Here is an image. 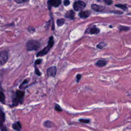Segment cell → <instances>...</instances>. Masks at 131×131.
Here are the masks:
<instances>
[{"instance_id":"4dcf8cb0","label":"cell","mask_w":131,"mask_h":131,"mask_svg":"<svg viewBox=\"0 0 131 131\" xmlns=\"http://www.w3.org/2000/svg\"><path fill=\"white\" fill-rule=\"evenodd\" d=\"M3 79V75L2 74H0V88H1L2 85V83Z\"/></svg>"},{"instance_id":"5b68a950","label":"cell","mask_w":131,"mask_h":131,"mask_svg":"<svg viewBox=\"0 0 131 131\" xmlns=\"http://www.w3.org/2000/svg\"><path fill=\"white\" fill-rule=\"evenodd\" d=\"M86 7V4L83 2L78 1H76L73 4V8L75 11L82 10Z\"/></svg>"},{"instance_id":"ac0fdd59","label":"cell","mask_w":131,"mask_h":131,"mask_svg":"<svg viewBox=\"0 0 131 131\" xmlns=\"http://www.w3.org/2000/svg\"><path fill=\"white\" fill-rule=\"evenodd\" d=\"M115 6L119 8L122 9V10H124V11H126L127 9H128V7H127V6L125 5L117 4V5H115Z\"/></svg>"},{"instance_id":"9a60e30c","label":"cell","mask_w":131,"mask_h":131,"mask_svg":"<svg viewBox=\"0 0 131 131\" xmlns=\"http://www.w3.org/2000/svg\"><path fill=\"white\" fill-rule=\"evenodd\" d=\"M107 64V61L104 60H98L96 63L95 64V65L99 67H102L105 66Z\"/></svg>"},{"instance_id":"d4e9b609","label":"cell","mask_w":131,"mask_h":131,"mask_svg":"<svg viewBox=\"0 0 131 131\" xmlns=\"http://www.w3.org/2000/svg\"><path fill=\"white\" fill-rule=\"evenodd\" d=\"M55 110L56 111H59V112L62 111V109H61V107H60L59 105H57V104H56V105H55Z\"/></svg>"},{"instance_id":"6da1fadb","label":"cell","mask_w":131,"mask_h":131,"mask_svg":"<svg viewBox=\"0 0 131 131\" xmlns=\"http://www.w3.org/2000/svg\"><path fill=\"white\" fill-rule=\"evenodd\" d=\"M25 95V92L17 90L12 98V106L16 107L19 103H22Z\"/></svg>"},{"instance_id":"f546056e","label":"cell","mask_w":131,"mask_h":131,"mask_svg":"<svg viewBox=\"0 0 131 131\" xmlns=\"http://www.w3.org/2000/svg\"><path fill=\"white\" fill-rule=\"evenodd\" d=\"M81 78H82V75L81 74H78L76 76V79H77V83H79Z\"/></svg>"},{"instance_id":"83f0119b","label":"cell","mask_w":131,"mask_h":131,"mask_svg":"<svg viewBox=\"0 0 131 131\" xmlns=\"http://www.w3.org/2000/svg\"><path fill=\"white\" fill-rule=\"evenodd\" d=\"M42 61V60L41 59H38V60H36V61H35V63H34V65L37 66L38 65L41 64Z\"/></svg>"},{"instance_id":"1f68e13d","label":"cell","mask_w":131,"mask_h":131,"mask_svg":"<svg viewBox=\"0 0 131 131\" xmlns=\"http://www.w3.org/2000/svg\"><path fill=\"white\" fill-rule=\"evenodd\" d=\"M28 31L30 32H34V31H35V29H34V28H28Z\"/></svg>"},{"instance_id":"7a4b0ae2","label":"cell","mask_w":131,"mask_h":131,"mask_svg":"<svg viewBox=\"0 0 131 131\" xmlns=\"http://www.w3.org/2000/svg\"><path fill=\"white\" fill-rule=\"evenodd\" d=\"M54 43V38L52 36H51L49 38V41L48 42V45L45 47L42 51L38 52L37 54L36 57H40V56H43L46 54H47V53L49 52V51L50 50V49L53 47V46Z\"/></svg>"},{"instance_id":"cb8c5ba5","label":"cell","mask_w":131,"mask_h":131,"mask_svg":"<svg viewBox=\"0 0 131 131\" xmlns=\"http://www.w3.org/2000/svg\"><path fill=\"white\" fill-rule=\"evenodd\" d=\"M18 4H23L27 2L29 0H14Z\"/></svg>"},{"instance_id":"44dd1931","label":"cell","mask_w":131,"mask_h":131,"mask_svg":"<svg viewBox=\"0 0 131 131\" xmlns=\"http://www.w3.org/2000/svg\"><path fill=\"white\" fill-rule=\"evenodd\" d=\"M5 100V96L2 92L0 91V102H3Z\"/></svg>"},{"instance_id":"5bb4252c","label":"cell","mask_w":131,"mask_h":131,"mask_svg":"<svg viewBox=\"0 0 131 131\" xmlns=\"http://www.w3.org/2000/svg\"><path fill=\"white\" fill-rule=\"evenodd\" d=\"M30 79V78H27L25 79L24 81H23V82L21 84L20 86V89L21 90H24L27 87V84H28V83L29 82Z\"/></svg>"},{"instance_id":"ffe728a7","label":"cell","mask_w":131,"mask_h":131,"mask_svg":"<svg viewBox=\"0 0 131 131\" xmlns=\"http://www.w3.org/2000/svg\"><path fill=\"white\" fill-rule=\"evenodd\" d=\"M106 46H107V44L105 43V42H101V43H99L97 45V48L98 49H101L103 48L104 47H105Z\"/></svg>"},{"instance_id":"8992f818","label":"cell","mask_w":131,"mask_h":131,"mask_svg":"<svg viewBox=\"0 0 131 131\" xmlns=\"http://www.w3.org/2000/svg\"><path fill=\"white\" fill-rule=\"evenodd\" d=\"M61 0H49L48 2V6L49 9L52 7H57L61 4Z\"/></svg>"},{"instance_id":"8fae6325","label":"cell","mask_w":131,"mask_h":131,"mask_svg":"<svg viewBox=\"0 0 131 131\" xmlns=\"http://www.w3.org/2000/svg\"><path fill=\"white\" fill-rule=\"evenodd\" d=\"M90 12L89 11H82L79 13V17L82 18H86L90 15Z\"/></svg>"},{"instance_id":"7c38bea8","label":"cell","mask_w":131,"mask_h":131,"mask_svg":"<svg viewBox=\"0 0 131 131\" xmlns=\"http://www.w3.org/2000/svg\"><path fill=\"white\" fill-rule=\"evenodd\" d=\"M5 120V115L3 111L0 109V128L4 125L3 124Z\"/></svg>"},{"instance_id":"9c48e42d","label":"cell","mask_w":131,"mask_h":131,"mask_svg":"<svg viewBox=\"0 0 131 131\" xmlns=\"http://www.w3.org/2000/svg\"><path fill=\"white\" fill-rule=\"evenodd\" d=\"M86 32L91 34H96L99 33L100 30L99 28L96 27V26H93V27L89 29Z\"/></svg>"},{"instance_id":"ba28073f","label":"cell","mask_w":131,"mask_h":131,"mask_svg":"<svg viewBox=\"0 0 131 131\" xmlns=\"http://www.w3.org/2000/svg\"><path fill=\"white\" fill-rule=\"evenodd\" d=\"M105 7L104 6L98 5L97 4H92L91 5V9L93 11H95L97 12H102V11L105 9Z\"/></svg>"},{"instance_id":"30bf717a","label":"cell","mask_w":131,"mask_h":131,"mask_svg":"<svg viewBox=\"0 0 131 131\" xmlns=\"http://www.w3.org/2000/svg\"><path fill=\"white\" fill-rule=\"evenodd\" d=\"M65 17L67 18L70 19V20H74L75 19V13L74 12V11L72 10L68 11L65 14Z\"/></svg>"},{"instance_id":"d6986e66","label":"cell","mask_w":131,"mask_h":131,"mask_svg":"<svg viewBox=\"0 0 131 131\" xmlns=\"http://www.w3.org/2000/svg\"><path fill=\"white\" fill-rule=\"evenodd\" d=\"M119 30L121 31H128L130 30V28L129 27H126V26H120L118 28Z\"/></svg>"},{"instance_id":"836d02e7","label":"cell","mask_w":131,"mask_h":131,"mask_svg":"<svg viewBox=\"0 0 131 131\" xmlns=\"http://www.w3.org/2000/svg\"><path fill=\"white\" fill-rule=\"evenodd\" d=\"M95 1H100L101 0H95Z\"/></svg>"},{"instance_id":"e0dca14e","label":"cell","mask_w":131,"mask_h":131,"mask_svg":"<svg viewBox=\"0 0 131 131\" xmlns=\"http://www.w3.org/2000/svg\"><path fill=\"white\" fill-rule=\"evenodd\" d=\"M56 24L57 26L60 27L63 26L65 24V19L64 18H60L57 20L56 21Z\"/></svg>"},{"instance_id":"4316f807","label":"cell","mask_w":131,"mask_h":131,"mask_svg":"<svg viewBox=\"0 0 131 131\" xmlns=\"http://www.w3.org/2000/svg\"><path fill=\"white\" fill-rule=\"evenodd\" d=\"M70 1H69V0H64V5L65 6H68V5H70Z\"/></svg>"},{"instance_id":"d6a6232c","label":"cell","mask_w":131,"mask_h":131,"mask_svg":"<svg viewBox=\"0 0 131 131\" xmlns=\"http://www.w3.org/2000/svg\"><path fill=\"white\" fill-rule=\"evenodd\" d=\"M0 130H1V131H7V128H6V127L5 126H4V125H3L2 127V128H0Z\"/></svg>"},{"instance_id":"277c9868","label":"cell","mask_w":131,"mask_h":131,"mask_svg":"<svg viewBox=\"0 0 131 131\" xmlns=\"http://www.w3.org/2000/svg\"><path fill=\"white\" fill-rule=\"evenodd\" d=\"M8 55L6 51H4L0 53V67L4 65L8 60Z\"/></svg>"},{"instance_id":"f1b7e54d","label":"cell","mask_w":131,"mask_h":131,"mask_svg":"<svg viewBox=\"0 0 131 131\" xmlns=\"http://www.w3.org/2000/svg\"><path fill=\"white\" fill-rule=\"evenodd\" d=\"M111 12L114 13H115V14H121L123 13V12H122V11H117V10H114V11H111Z\"/></svg>"},{"instance_id":"3957f363","label":"cell","mask_w":131,"mask_h":131,"mask_svg":"<svg viewBox=\"0 0 131 131\" xmlns=\"http://www.w3.org/2000/svg\"><path fill=\"white\" fill-rule=\"evenodd\" d=\"M41 47V44L39 42L35 40H29L26 43L27 50L30 51H36L39 49Z\"/></svg>"},{"instance_id":"4fadbf2b","label":"cell","mask_w":131,"mask_h":131,"mask_svg":"<svg viewBox=\"0 0 131 131\" xmlns=\"http://www.w3.org/2000/svg\"><path fill=\"white\" fill-rule=\"evenodd\" d=\"M12 128L15 131H20L22 129V125L20 122L18 121L14 123V124L12 125Z\"/></svg>"},{"instance_id":"603a6c76","label":"cell","mask_w":131,"mask_h":131,"mask_svg":"<svg viewBox=\"0 0 131 131\" xmlns=\"http://www.w3.org/2000/svg\"><path fill=\"white\" fill-rule=\"evenodd\" d=\"M34 68H35V73L36 75H37L38 76H40L41 75V73L40 71V70H38V69L37 68V67H36V66L34 65Z\"/></svg>"},{"instance_id":"7402d4cb","label":"cell","mask_w":131,"mask_h":131,"mask_svg":"<svg viewBox=\"0 0 131 131\" xmlns=\"http://www.w3.org/2000/svg\"><path fill=\"white\" fill-rule=\"evenodd\" d=\"M79 121L83 124H89L90 122V119H80Z\"/></svg>"},{"instance_id":"484cf974","label":"cell","mask_w":131,"mask_h":131,"mask_svg":"<svg viewBox=\"0 0 131 131\" xmlns=\"http://www.w3.org/2000/svg\"><path fill=\"white\" fill-rule=\"evenodd\" d=\"M104 2H105L107 5H110L111 4H112L113 1L112 0H104Z\"/></svg>"},{"instance_id":"52a82bcc","label":"cell","mask_w":131,"mask_h":131,"mask_svg":"<svg viewBox=\"0 0 131 131\" xmlns=\"http://www.w3.org/2000/svg\"><path fill=\"white\" fill-rule=\"evenodd\" d=\"M56 67L54 66H52L49 67L47 69V74L48 76H52V77H54L56 75Z\"/></svg>"},{"instance_id":"2e32d148","label":"cell","mask_w":131,"mask_h":131,"mask_svg":"<svg viewBox=\"0 0 131 131\" xmlns=\"http://www.w3.org/2000/svg\"><path fill=\"white\" fill-rule=\"evenodd\" d=\"M44 125L45 127H46V128H52V127L53 126V124L51 121L47 120V121H46L44 122Z\"/></svg>"}]
</instances>
